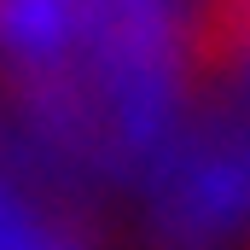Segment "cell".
<instances>
[{
    "label": "cell",
    "instance_id": "6da1fadb",
    "mask_svg": "<svg viewBox=\"0 0 250 250\" xmlns=\"http://www.w3.org/2000/svg\"><path fill=\"white\" fill-rule=\"evenodd\" d=\"M82 29V0H0V59L53 64Z\"/></svg>",
    "mask_w": 250,
    "mask_h": 250
},
{
    "label": "cell",
    "instance_id": "7a4b0ae2",
    "mask_svg": "<svg viewBox=\"0 0 250 250\" xmlns=\"http://www.w3.org/2000/svg\"><path fill=\"white\" fill-rule=\"evenodd\" d=\"M12 239V215H6V198H0V245Z\"/></svg>",
    "mask_w": 250,
    "mask_h": 250
}]
</instances>
